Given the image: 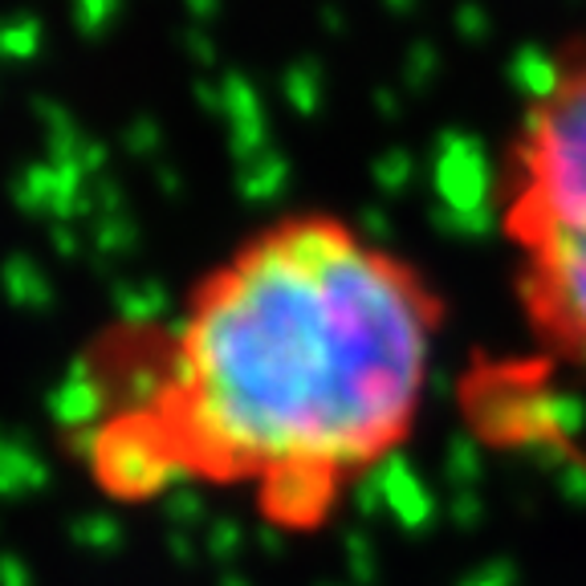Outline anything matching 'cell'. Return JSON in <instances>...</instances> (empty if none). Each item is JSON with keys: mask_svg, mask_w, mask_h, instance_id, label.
<instances>
[{"mask_svg": "<svg viewBox=\"0 0 586 586\" xmlns=\"http://www.w3.org/2000/svg\"><path fill=\"white\" fill-rule=\"evenodd\" d=\"M509 306L542 375H586V33L533 74L489 180Z\"/></svg>", "mask_w": 586, "mask_h": 586, "instance_id": "obj_2", "label": "cell"}, {"mask_svg": "<svg viewBox=\"0 0 586 586\" xmlns=\"http://www.w3.org/2000/svg\"><path fill=\"white\" fill-rule=\"evenodd\" d=\"M448 322L436 273L355 216H261L155 318L98 334L69 375L66 460L115 509L216 497L310 542L415 444Z\"/></svg>", "mask_w": 586, "mask_h": 586, "instance_id": "obj_1", "label": "cell"}]
</instances>
